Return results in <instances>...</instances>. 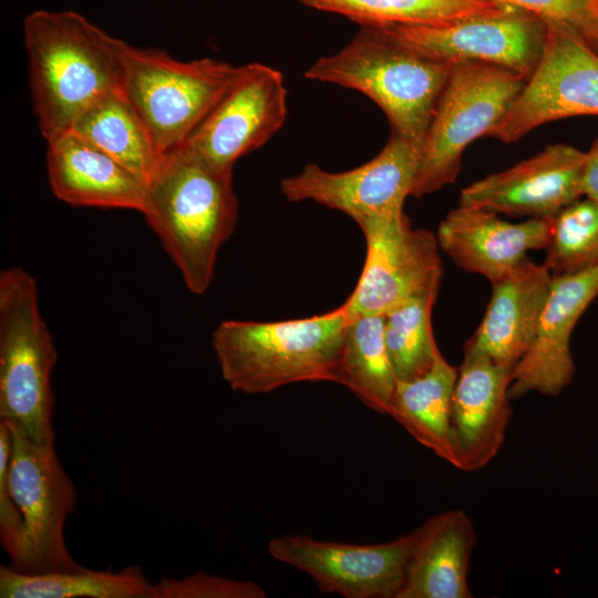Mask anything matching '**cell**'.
<instances>
[{
    "label": "cell",
    "mask_w": 598,
    "mask_h": 598,
    "mask_svg": "<svg viewBox=\"0 0 598 598\" xmlns=\"http://www.w3.org/2000/svg\"><path fill=\"white\" fill-rule=\"evenodd\" d=\"M546 25L537 66L488 137L512 143L551 121L598 115V54L573 32Z\"/></svg>",
    "instance_id": "obj_10"
},
{
    "label": "cell",
    "mask_w": 598,
    "mask_h": 598,
    "mask_svg": "<svg viewBox=\"0 0 598 598\" xmlns=\"http://www.w3.org/2000/svg\"><path fill=\"white\" fill-rule=\"evenodd\" d=\"M1 421V420H0ZM9 424L11 454L8 481L23 523L21 555L14 569L38 574L80 567L70 555L64 530L75 512L78 493L54 443H39Z\"/></svg>",
    "instance_id": "obj_8"
},
{
    "label": "cell",
    "mask_w": 598,
    "mask_h": 598,
    "mask_svg": "<svg viewBox=\"0 0 598 598\" xmlns=\"http://www.w3.org/2000/svg\"><path fill=\"white\" fill-rule=\"evenodd\" d=\"M348 318L341 305L301 319L223 321L212 338L223 379L246 394L298 382H333Z\"/></svg>",
    "instance_id": "obj_3"
},
{
    "label": "cell",
    "mask_w": 598,
    "mask_h": 598,
    "mask_svg": "<svg viewBox=\"0 0 598 598\" xmlns=\"http://www.w3.org/2000/svg\"><path fill=\"white\" fill-rule=\"evenodd\" d=\"M457 371L440 353L422 375L396 381L389 414L421 445L452 466L451 414Z\"/></svg>",
    "instance_id": "obj_22"
},
{
    "label": "cell",
    "mask_w": 598,
    "mask_h": 598,
    "mask_svg": "<svg viewBox=\"0 0 598 598\" xmlns=\"http://www.w3.org/2000/svg\"><path fill=\"white\" fill-rule=\"evenodd\" d=\"M415 539V529L371 545L285 535L268 543V553L309 575L322 592L346 598H398Z\"/></svg>",
    "instance_id": "obj_12"
},
{
    "label": "cell",
    "mask_w": 598,
    "mask_h": 598,
    "mask_svg": "<svg viewBox=\"0 0 598 598\" xmlns=\"http://www.w3.org/2000/svg\"><path fill=\"white\" fill-rule=\"evenodd\" d=\"M47 143L48 177L59 199L142 213L146 183L131 169L72 131Z\"/></svg>",
    "instance_id": "obj_19"
},
{
    "label": "cell",
    "mask_w": 598,
    "mask_h": 598,
    "mask_svg": "<svg viewBox=\"0 0 598 598\" xmlns=\"http://www.w3.org/2000/svg\"><path fill=\"white\" fill-rule=\"evenodd\" d=\"M142 214L187 289L202 295L237 224L233 168L212 165L184 143L161 156L146 182Z\"/></svg>",
    "instance_id": "obj_1"
},
{
    "label": "cell",
    "mask_w": 598,
    "mask_h": 598,
    "mask_svg": "<svg viewBox=\"0 0 598 598\" xmlns=\"http://www.w3.org/2000/svg\"><path fill=\"white\" fill-rule=\"evenodd\" d=\"M11 443L9 424L6 421H0V539L11 559V565H14L21 555L23 523L9 488L8 471Z\"/></svg>",
    "instance_id": "obj_31"
},
{
    "label": "cell",
    "mask_w": 598,
    "mask_h": 598,
    "mask_svg": "<svg viewBox=\"0 0 598 598\" xmlns=\"http://www.w3.org/2000/svg\"><path fill=\"white\" fill-rule=\"evenodd\" d=\"M526 81L497 64L453 62L424 137L411 196L420 198L453 184L465 148L501 122Z\"/></svg>",
    "instance_id": "obj_6"
},
{
    "label": "cell",
    "mask_w": 598,
    "mask_h": 598,
    "mask_svg": "<svg viewBox=\"0 0 598 598\" xmlns=\"http://www.w3.org/2000/svg\"><path fill=\"white\" fill-rule=\"evenodd\" d=\"M585 152L553 144L461 190L458 205L496 214L549 219L584 196Z\"/></svg>",
    "instance_id": "obj_15"
},
{
    "label": "cell",
    "mask_w": 598,
    "mask_h": 598,
    "mask_svg": "<svg viewBox=\"0 0 598 598\" xmlns=\"http://www.w3.org/2000/svg\"><path fill=\"white\" fill-rule=\"evenodd\" d=\"M582 193L585 197L598 200V138L585 152Z\"/></svg>",
    "instance_id": "obj_32"
},
{
    "label": "cell",
    "mask_w": 598,
    "mask_h": 598,
    "mask_svg": "<svg viewBox=\"0 0 598 598\" xmlns=\"http://www.w3.org/2000/svg\"><path fill=\"white\" fill-rule=\"evenodd\" d=\"M439 290L414 296L384 316V341L396 381L425 373L441 353L432 328Z\"/></svg>",
    "instance_id": "obj_27"
},
{
    "label": "cell",
    "mask_w": 598,
    "mask_h": 598,
    "mask_svg": "<svg viewBox=\"0 0 598 598\" xmlns=\"http://www.w3.org/2000/svg\"><path fill=\"white\" fill-rule=\"evenodd\" d=\"M400 44L442 61L473 60L511 69L526 80L542 56L547 25L538 16L509 6L498 14L465 18L440 25L379 28Z\"/></svg>",
    "instance_id": "obj_13"
},
{
    "label": "cell",
    "mask_w": 598,
    "mask_h": 598,
    "mask_svg": "<svg viewBox=\"0 0 598 598\" xmlns=\"http://www.w3.org/2000/svg\"><path fill=\"white\" fill-rule=\"evenodd\" d=\"M359 227L367 255L358 283L342 303L349 315H385L414 296L440 290L443 266L436 235L413 228L404 213Z\"/></svg>",
    "instance_id": "obj_9"
},
{
    "label": "cell",
    "mask_w": 598,
    "mask_h": 598,
    "mask_svg": "<svg viewBox=\"0 0 598 598\" xmlns=\"http://www.w3.org/2000/svg\"><path fill=\"white\" fill-rule=\"evenodd\" d=\"M333 382L375 412L390 414L396 378L385 347L383 315H349Z\"/></svg>",
    "instance_id": "obj_23"
},
{
    "label": "cell",
    "mask_w": 598,
    "mask_h": 598,
    "mask_svg": "<svg viewBox=\"0 0 598 598\" xmlns=\"http://www.w3.org/2000/svg\"><path fill=\"white\" fill-rule=\"evenodd\" d=\"M597 297L598 267L553 276L532 343L512 371L511 400L530 392L556 396L570 384L576 371L570 351L571 333Z\"/></svg>",
    "instance_id": "obj_17"
},
{
    "label": "cell",
    "mask_w": 598,
    "mask_h": 598,
    "mask_svg": "<svg viewBox=\"0 0 598 598\" xmlns=\"http://www.w3.org/2000/svg\"><path fill=\"white\" fill-rule=\"evenodd\" d=\"M266 590L250 580L205 573L183 578L165 577L153 584L151 598H266Z\"/></svg>",
    "instance_id": "obj_29"
},
{
    "label": "cell",
    "mask_w": 598,
    "mask_h": 598,
    "mask_svg": "<svg viewBox=\"0 0 598 598\" xmlns=\"http://www.w3.org/2000/svg\"><path fill=\"white\" fill-rule=\"evenodd\" d=\"M152 586L137 566L120 571L80 566L38 574L0 567L1 598H151Z\"/></svg>",
    "instance_id": "obj_24"
},
{
    "label": "cell",
    "mask_w": 598,
    "mask_h": 598,
    "mask_svg": "<svg viewBox=\"0 0 598 598\" xmlns=\"http://www.w3.org/2000/svg\"><path fill=\"white\" fill-rule=\"evenodd\" d=\"M540 17L580 38L598 54V14L595 0H495Z\"/></svg>",
    "instance_id": "obj_30"
},
{
    "label": "cell",
    "mask_w": 598,
    "mask_h": 598,
    "mask_svg": "<svg viewBox=\"0 0 598 598\" xmlns=\"http://www.w3.org/2000/svg\"><path fill=\"white\" fill-rule=\"evenodd\" d=\"M550 219L511 223L475 207L452 209L440 223L436 239L453 262L491 283L504 277L530 250L545 249Z\"/></svg>",
    "instance_id": "obj_18"
},
{
    "label": "cell",
    "mask_w": 598,
    "mask_h": 598,
    "mask_svg": "<svg viewBox=\"0 0 598 598\" xmlns=\"http://www.w3.org/2000/svg\"><path fill=\"white\" fill-rule=\"evenodd\" d=\"M421 151L392 134L369 162L346 172H328L308 164L283 178L280 189L288 202L312 200L362 223L403 213L411 196Z\"/></svg>",
    "instance_id": "obj_11"
},
{
    "label": "cell",
    "mask_w": 598,
    "mask_h": 598,
    "mask_svg": "<svg viewBox=\"0 0 598 598\" xmlns=\"http://www.w3.org/2000/svg\"><path fill=\"white\" fill-rule=\"evenodd\" d=\"M513 368L464 346L452 395L454 467L475 472L499 453L512 417L508 394Z\"/></svg>",
    "instance_id": "obj_16"
},
{
    "label": "cell",
    "mask_w": 598,
    "mask_h": 598,
    "mask_svg": "<svg viewBox=\"0 0 598 598\" xmlns=\"http://www.w3.org/2000/svg\"><path fill=\"white\" fill-rule=\"evenodd\" d=\"M58 353L35 279L22 267L0 272V420L39 443H54L51 375Z\"/></svg>",
    "instance_id": "obj_5"
},
{
    "label": "cell",
    "mask_w": 598,
    "mask_h": 598,
    "mask_svg": "<svg viewBox=\"0 0 598 598\" xmlns=\"http://www.w3.org/2000/svg\"><path fill=\"white\" fill-rule=\"evenodd\" d=\"M551 281L544 264L525 257L492 283L485 315L465 346L514 369L532 343Z\"/></svg>",
    "instance_id": "obj_20"
},
{
    "label": "cell",
    "mask_w": 598,
    "mask_h": 598,
    "mask_svg": "<svg viewBox=\"0 0 598 598\" xmlns=\"http://www.w3.org/2000/svg\"><path fill=\"white\" fill-rule=\"evenodd\" d=\"M239 66L125 44L122 91L161 155L184 144L235 78Z\"/></svg>",
    "instance_id": "obj_7"
},
{
    "label": "cell",
    "mask_w": 598,
    "mask_h": 598,
    "mask_svg": "<svg viewBox=\"0 0 598 598\" xmlns=\"http://www.w3.org/2000/svg\"><path fill=\"white\" fill-rule=\"evenodd\" d=\"M302 4L338 13L361 27L394 24L440 25L471 17L504 12L508 4L495 0H297Z\"/></svg>",
    "instance_id": "obj_26"
},
{
    "label": "cell",
    "mask_w": 598,
    "mask_h": 598,
    "mask_svg": "<svg viewBox=\"0 0 598 598\" xmlns=\"http://www.w3.org/2000/svg\"><path fill=\"white\" fill-rule=\"evenodd\" d=\"M549 219L544 265L553 276L598 267V200L582 196Z\"/></svg>",
    "instance_id": "obj_28"
},
{
    "label": "cell",
    "mask_w": 598,
    "mask_h": 598,
    "mask_svg": "<svg viewBox=\"0 0 598 598\" xmlns=\"http://www.w3.org/2000/svg\"><path fill=\"white\" fill-rule=\"evenodd\" d=\"M70 131L112 156L145 183L162 156L122 89L105 94L87 107Z\"/></svg>",
    "instance_id": "obj_25"
},
{
    "label": "cell",
    "mask_w": 598,
    "mask_h": 598,
    "mask_svg": "<svg viewBox=\"0 0 598 598\" xmlns=\"http://www.w3.org/2000/svg\"><path fill=\"white\" fill-rule=\"evenodd\" d=\"M286 116L282 73L262 63H248L238 68L185 143L212 165L234 168L238 158L265 145Z\"/></svg>",
    "instance_id": "obj_14"
},
{
    "label": "cell",
    "mask_w": 598,
    "mask_h": 598,
    "mask_svg": "<svg viewBox=\"0 0 598 598\" xmlns=\"http://www.w3.org/2000/svg\"><path fill=\"white\" fill-rule=\"evenodd\" d=\"M30 87L47 142L69 132L105 94L122 89L126 42L73 11L38 10L23 21Z\"/></svg>",
    "instance_id": "obj_2"
},
{
    "label": "cell",
    "mask_w": 598,
    "mask_h": 598,
    "mask_svg": "<svg viewBox=\"0 0 598 598\" xmlns=\"http://www.w3.org/2000/svg\"><path fill=\"white\" fill-rule=\"evenodd\" d=\"M595 9H596V12L598 14V0H595Z\"/></svg>",
    "instance_id": "obj_33"
},
{
    "label": "cell",
    "mask_w": 598,
    "mask_h": 598,
    "mask_svg": "<svg viewBox=\"0 0 598 598\" xmlns=\"http://www.w3.org/2000/svg\"><path fill=\"white\" fill-rule=\"evenodd\" d=\"M452 65L400 44L379 28L361 27L346 47L318 59L305 76L364 94L385 114L391 133L421 151Z\"/></svg>",
    "instance_id": "obj_4"
},
{
    "label": "cell",
    "mask_w": 598,
    "mask_h": 598,
    "mask_svg": "<svg viewBox=\"0 0 598 598\" xmlns=\"http://www.w3.org/2000/svg\"><path fill=\"white\" fill-rule=\"evenodd\" d=\"M416 539L398 598H471L468 570L476 532L462 509L436 514Z\"/></svg>",
    "instance_id": "obj_21"
}]
</instances>
